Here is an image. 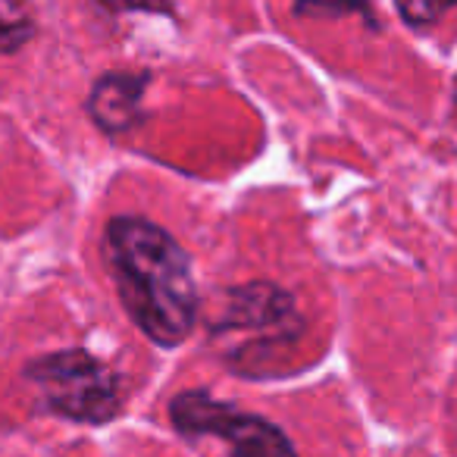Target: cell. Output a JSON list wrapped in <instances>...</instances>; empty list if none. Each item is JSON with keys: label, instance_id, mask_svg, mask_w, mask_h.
<instances>
[{"label": "cell", "instance_id": "cell-1", "mask_svg": "<svg viewBox=\"0 0 457 457\" xmlns=\"http://www.w3.org/2000/svg\"><path fill=\"white\" fill-rule=\"evenodd\" d=\"M104 261L132 323L154 345L176 348L197 320V288L176 238L141 216H116L104 228Z\"/></svg>", "mask_w": 457, "mask_h": 457}, {"label": "cell", "instance_id": "cell-5", "mask_svg": "<svg viewBox=\"0 0 457 457\" xmlns=\"http://www.w3.org/2000/svg\"><path fill=\"white\" fill-rule=\"evenodd\" d=\"M145 76L129 72H110L95 85L88 97V113L104 132H126L141 116V95H145Z\"/></svg>", "mask_w": 457, "mask_h": 457}, {"label": "cell", "instance_id": "cell-4", "mask_svg": "<svg viewBox=\"0 0 457 457\" xmlns=\"http://www.w3.org/2000/svg\"><path fill=\"white\" fill-rule=\"evenodd\" d=\"M251 336V342L242 348L238 361L245 351H257V345H273V342H292L301 332V317L295 313L292 298L282 288L270 286V282H254V286L236 288L228 307L222 313L216 336Z\"/></svg>", "mask_w": 457, "mask_h": 457}, {"label": "cell", "instance_id": "cell-3", "mask_svg": "<svg viewBox=\"0 0 457 457\" xmlns=\"http://www.w3.org/2000/svg\"><path fill=\"white\" fill-rule=\"evenodd\" d=\"M170 417L182 436H216L232 457H298L295 445L276 423L257 413L210 398L207 392H182L172 398Z\"/></svg>", "mask_w": 457, "mask_h": 457}, {"label": "cell", "instance_id": "cell-9", "mask_svg": "<svg viewBox=\"0 0 457 457\" xmlns=\"http://www.w3.org/2000/svg\"><path fill=\"white\" fill-rule=\"evenodd\" d=\"M101 4L113 10H170L166 0H101Z\"/></svg>", "mask_w": 457, "mask_h": 457}, {"label": "cell", "instance_id": "cell-7", "mask_svg": "<svg viewBox=\"0 0 457 457\" xmlns=\"http://www.w3.org/2000/svg\"><path fill=\"white\" fill-rule=\"evenodd\" d=\"M295 10L301 16H317V20H332V16L363 13L367 22H373L367 0H295Z\"/></svg>", "mask_w": 457, "mask_h": 457}, {"label": "cell", "instance_id": "cell-6", "mask_svg": "<svg viewBox=\"0 0 457 457\" xmlns=\"http://www.w3.org/2000/svg\"><path fill=\"white\" fill-rule=\"evenodd\" d=\"M35 26L22 0H0V51H16L32 38Z\"/></svg>", "mask_w": 457, "mask_h": 457}, {"label": "cell", "instance_id": "cell-2", "mask_svg": "<svg viewBox=\"0 0 457 457\" xmlns=\"http://www.w3.org/2000/svg\"><path fill=\"white\" fill-rule=\"evenodd\" d=\"M38 386L45 404L60 417L79 423H107L120 411V379L116 373L85 351H60L38 357L26 370Z\"/></svg>", "mask_w": 457, "mask_h": 457}, {"label": "cell", "instance_id": "cell-8", "mask_svg": "<svg viewBox=\"0 0 457 457\" xmlns=\"http://www.w3.org/2000/svg\"><path fill=\"white\" fill-rule=\"evenodd\" d=\"M457 7V0H398V10L411 26H429L438 22L448 10Z\"/></svg>", "mask_w": 457, "mask_h": 457}]
</instances>
